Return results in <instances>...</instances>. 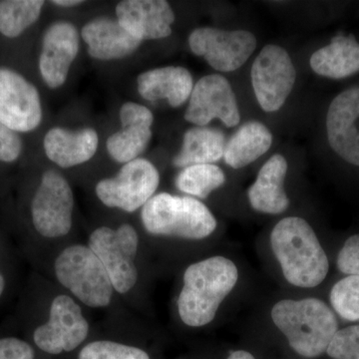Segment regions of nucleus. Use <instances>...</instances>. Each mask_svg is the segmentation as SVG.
<instances>
[{
	"label": "nucleus",
	"mask_w": 359,
	"mask_h": 359,
	"mask_svg": "<svg viewBox=\"0 0 359 359\" xmlns=\"http://www.w3.org/2000/svg\"><path fill=\"white\" fill-rule=\"evenodd\" d=\"M56 276L63 287L90 308H105L112 299V283L96 255L85 245L66 248L56 259Z\"/></svg>",
	"instance_id": "obj_5"
},
{
	"label": "nucleus",
	"mask_w": 359,
	"mask_h": 359,
	"mask_svg": "<svg viewBox=\"0 0 359 359\" xmlns=\"http://www.w3.org/2000/svg\"><path fill=\"white\" fill-rule=\"evenodd\" d=\"M226 144V136L221 130L194 127L184 135L181 150L175 156L173 165L186 168L218 162L224 157Z\"/></svg>",
	"instance_id": "obj_24"
},
{
	"label": "nucleus",
	"mask_w": 359,
	"mask_h": 359,
	"mask_svg": "<svg viewBox=\"0 0 359 359\" xmlns=\"http://www.w3.org/2000/svg\"><path fill=\"white\" fill-rule=\"evenodd\" d=\"M138 244V233L128 224H122L116 230L101 226L90 236V250L103 264L114 290L119 294L133 289L138 280L134 263Z\"/></svg>",
	"instance_id": "obj_6"
},
{
	"label": "nucleus",
	"mask_w": 359,
	"mask_h": 359,
	"mask_svg": "<svg viewBox=\"0 0 359 359\" xmlns=\"http://www.w3.org/2000/svg\"><path fill=\"white\" fill-rule=\"evenodd\" d=\"M141 219L152 235L186 240H203L217 228L214 215L199 200L168 193L153 196L142 209Z\"/></svg>",
	"instance_id": "obj_4"
},
{
	"label": "nucleus",
	"mask_w": 359,
	"mask_h": 359,
	"mask_svg": "<svg viewBox=\"0 0 359 359\" xmlns=\"http://www.w3.org/2000/svg\"><path fill=\"white\" fill-rule=\"evenodd\" d=\"M271 245L290 285L311 289L327 278L330 271L327 254L306 219L299 217L280 219L271 231Z\"/></svg>",
	"instance_id": "obj_1"
},
{
	"label": "nucleus",
	"mask_w": 359,
	"mask_h": 359,
	"mask_svg": "<svg viewBox=\"0 0 359 359\" xmlns=\"http://www.w3.org/2000/svg\"><path fill=\"white\" fill-rule=\"evenodd\" d=\"M44 4L41 0L0 1V32L8 39L20 36L39 20Z\"/></svg>",
	"instance_id": "obj_25"
},
{
	"label": "nucleus",
	"mask_w": 359,
	"mask_h": 359,
	"mask_svg": "<svg viewBox=\"0 0 359 359\" xmlns=\"http://www.w3.org/2000/svg\"><path fill=\"white\" fill-rule=\"evenodd\" d=\"M337 269L347 276H359V233L351 236L339 250Z\"/></svg>",
	"instance_id": "obj_30"
},
{
	"label": "nucleus",
	"mask_w": 359,
	"mask_h": 359,
	"mask_svg": "<svg viewBox=\"0 0 359 359\" xmlns=\"http://www.w3.org/2000/svg\"><path fill=\"white\" fill-rule=\"evenodd\" d=\"M189 46L214 69L231 72L242 67L257 48V39L247 30L200 27L189 36Z\"/></svg>",
	"instance_id": "obj_10"
},
{
	"label": "nucleus",
	"mask_w": 359,
	"mask_h": 359,
	"mask_svg": "<svg viewBox=\"0 0 359 359\" xmlns=\"http://www.w3.org/2000/svg\"><path fill=\"white\" fill-rule=\"evenodd\" d=\"M226 359H256L252 353L245 351H233Z\"/></svg>",
	"instance_id": "obj_33"
},
{
	"label": "nucleus",
	"mask_w": 359,
	"mask_h": 359,
	"mask_svg": "<svg viewBox=\"0 0 359 359\" xmlns=\"http://www.w3.org/2000/svg\"><path fill=\"white\" fill-rule=\"evenodd\" d=\"M287 168L283 155H273L266 161L259 170L256 182L248 191L252 209L269 215L282 214L287 210L290 200L283 187Z\"/></svg>",
	"instance_id": "obj_19"
},
{
	"label": "nucleus",
	"mask_w": 359,
	"mask_h": 359,
	"mask_svg": "<svg viewBox=\"0 0 359 359\" xmlns=\"http://www.w3.org/2000/svg\"><path fill=\"white\" fill-rule=\"evenodd\" d=\"M159 184V172L154 165L138 158L124 164L113 178L101 180L95 191L107 207L133 212L154 196Z\"/></svg>",
	"instance_id": "obj_7"
},
{
	"label": "nucleus",
	"mask_w": 359,
	"mask_h": 359,
	"mask_svg": "<svg viewBox=\"0 0 359 359\" xmlns=\"http://www.w3.org/2000/svg\"><path fill=\"white\" fill-rule=\"evenodd\" d=\"M185 119L199 127L208 126L214 119L221 120L229 128L237 126L241 113L228 79L219 74L201 78L194 85Z\"/></svg>",
	"instance_id": "obj_12"
},
{
	"label": "nucleus",
	"mask_w": 359,
	"mask_h": 359,
	"mask_svg": "<svg viewBox=\"0 0 359 359\" xmlns=\"http://www.w3.org/2000/svg\"><path fill=\"white\" fill-rule=\"evenodd\" d=\"M83 1H79V0H55L52 1L54 6H62V7H73L79 6Z\"/></svg>",
	"instance_id": "obj_34"
},
{
	"label": "nucleus",
	"mask_w": 359,
	"mask_h": 359,
	"mask_svg": "<svg viewBox=\"0 0 359 359\" xmlns=\"http://www.w3.org/2000/svg\"><path fill=\"white\" fill-rule=\"evenodd\" d=\"M99 138L95 130L83 128L77 131L55 127L44 137L45 154L61 168L83 164L95 155Z\"/></svg>",
	"instance_id": "obj_20"
},
{
	"label": "nucleus",
	"mask_w": 359,
	"mask_h": 359,
	"mask_svg": "<svg viewBox=\"0 0 359 359\" xmlns=\"http://www.w3.org/2000/svg\"><path fill=\"white\" fill-rule=\"evenodd\" d=\"M139 94L148 101L167 100L172 107L183 105L192 94L194 80L186 68L179 66L146 71L137 79Z\"/></svg>",
	"instance_id": "obj_21"
},
{
	"label": "nucleus",
	"mask_w": 359,
	"mask_h": 359,
	"mask_svg": "<svg viewBox=\"0 0 359 359\" xmlns=\"http://www.w3.org/2000/svg\"><path fill=\"white\" fill-rule=\"evenodd\" d=\"M122 129L108 138V154L116 162L127 164L138 159L152 139L154 116L145 106L127 102L120 109Z\"/></svg>",
	"instance_id": "obj_17"
},
{
	"label": "nucleus",
	"mask_w": 359,
	"mask_h": 359,
	"mask_svg": "<svg viewBox=\"0 0 359 359\" xmlns=\"http://www.w3.org/2000/svg\"><path fill=\"white\" fill-rule=\"evenodd\" d=\"M330 299L339 316L359 323V276H348L335 283L330 290Z\"/></svg>",
	"instance_id": "obj_27"
},
{
	"label": "nucleus",
	"mask_w": 359,
	"mask_h": 359,
	"mask_svg": "<svg viewBox=\"0 0 359 359\" xmlns=\"http://www.w3.org/2000/svg\"><path fill=\"white\" fill-rule=\"evenodd\" d=\"M327 143L346 164L359 168V85L344 89L328 106Z\"/></svg>",
	"instance_id": "obj_14"
},
{
	"label": "nucleus",
	"mask_w": 359,
	"mask_h": 359,
	"mask_svg": "<svg viewBox=\"0 0 359 359\" xmlns=\"http://www.w3.org/2000/svg\"><path fill=\"white\" fill-rule=\"evenodd\" d=\"M79 52L77 28L67 21L52 23L44 33L39 71L45 84L56 89L65 83Z\"/></svg>",
	"instance_id": "obj_15"
},
{
	"label": "nucleus",
	"mask_w": 359,
	"mask_h": 359,
	"mask_svg": "<svg viewBox=\"0 0 359 359\" xmlns=\"http://www.w3.org/2000/svg\"><path fill=\"white\" fill-rule=\"evenodd\" d=\"M327 353L332 359H359V325L339 330Z\"/></svg>",
	"instance_id": "obj_29"
},
{
	"label": "nucleus",
	"mask_w": 359,
	"mask_h": 359,
	"mask_svg": "<svg viewBox=\"0 0 359 359\" xmlns=\"http://www.w3.org/2000/svg\"><path fill=\"white\" fill-rule=\"evenodd\" d=\"M311 69L321 77L346 79L359 73V41L353 34H339L313 52Z\"/></svg>",
	"instance_id": "obj_22"
},
{
	"label": "nucleus",
	"mask_w": 359,
	"mask_h": 359,
	"mask_svg": "<svg viewBox=\"0 0 359 359\" xmlns=\"http://www.w3.org/2000/svg\"><path fill=\"white\" fill-rule=\"evenodd\" d=\"M88 332V321L80 306L68 295L61 294L52 302L48 321L36 328L33 339L45 353L59 354L74 351Z\"/></svg>",
	"instance_id": "obj_11"
},
{
	"label": "nucleus",
	"mask_w": 359,
	"mask_h": 359,
	"mask_svg": "<svg viewBox=\"0 0 359 359\" xmlns=\"http://www.w3.org/2000/svg\"><path fill=\"white\" fill-rule=\"evenodd\" d=\"M273 139V134L263 123H245L226 142L224 161L233 169H242L266 154Z\"/></svg>",
	"instance_id": "obj_23"
},
{
	"label": "nucleus",
	"mask_w": 359,
	"mask_h": 359,
	"mask_svg": "<svg viewBox=\"0 0 359 359\" xmlns=\"http://www.w3.org/2000/svg\"><path fill=\"white\" fill-rule=\"evenodd\" d=\"M4 285H6V283H4V276L0 273V297H1L2 292H4Z\"/></svg>",
	"instance_id": "obj_35"
},
{
	"label": "nucleus",
	"mask_w": 359,
	"mask_h": 359,
	"mask_svg": "<svg viewBox=\"0 0 359 359\" xmlns=\"http://www.w3.org/2000/svg\"><path fill=\"white\" fill-rule=\"evenodd\" d=\"M21 151L22 141L20 135L0 121V162H14L20 158Z\"/></svg>",
	"instance_id": "obj_31"
},
{
	"label": "nucleus",
	"mask_w": 359,
	"mask_h": 359,
	"mask_svg": "<svg viewBox=\"0 0 359 359\" xmlns=\"http://www.w3.org/2000/svg\"><path fill=\"white\" fill-rule=\"evenodd\" d=\"M255 95L262 109L280 110L294 88L297 71L290 54L283 47L268 44L262 49L250 71Z\"/></svg>",
	"instance_id": "obj_8"
},
{
	"label": "nucleus",
	"mask_w": 359,
	"mask_h": 359,
	"mask_svg": "<svg viewBox=\"0 0 359 359\" xmlns=\"http://www.w3.org/2000/svg\"><path fill=\"white\" fill-rule=\"evenodd\" d=\"M238 280V268L226 257H212L191 264L184 273L178 299L182 321L192 327L209 325Z\"/></svg>",
	"instance_id": "obj_2"
},
{
	"label": "nucleus",
	"mask_w": 359,
	"mask_h": 359,
	"mask_svg": "<svg viewBox=\"0 0 359 359\" xmlns=\"http://www.w3.org/2000/svg\"><path fill=\"white\" fill-rule=\"evenodd\" d=\"M78 359H150V356L138 347L99 340L84 346Z\"/></svg>",
	"instance_id": "obj_28"
},
{
	"label": "nucleus",
	"mask_w": 359,
	"mask_h": 359,
	"mask_svg": "<svg viewBox=\"0 0 359 359\" xmlns=\"http://www.w3.org/2000/svg\"><path fill=\"white\" fill-rule=\"evenodd\" d=\"M120 25L135 39H166L172 33L175 13L164 0H124L116 6Z\"/></svg>",
	"instance_id": "obj_16"
},
{
	"label": "nucleus",
	"mask_w": 359,
	"mask_h": 359,
	"mask_svg": "<svg viewBox=\"0 0 359 359\" xmlns=\"http://www.w3.org/2000/svg\"><path fill=\"white\" fill-rule=\"evenodd\" d=\"M271 320L302 358H316L327 353L339 332L332 309L321 299H283L271 309Z\"/></svg>",
	"instance_id": "obj_3"
},
{
	"label": "nucleus",
	"mask_w": 359,
	"mask_h": 359,
	"mask_svg": "<svg viewBox=\"0 0 359 359\" xmlns=\"http://www.w3.org/2000/svg\"><path fill=\"white\" fill-rule=\"evenodd\" d=\"M226 175L221 168L214 164L193 165L184 168L176 179V186L182 192L205 199L223 186Z\"/></svg>",
	"instance_id": "obj_26"
},
{
	"label": "nucleus",
	"mask_w": 359,
	"mask_h": 359,
	"mask_svg": "<svg viewBox=\"0 0 359 359\" xmlns=\"http://www.w3.org/2000/svg\"><path fill=\"white\" fill-rule=\"evenodd\" d=\"M42 120L39 90L20 73L0 68V121L15 132L33 131Z\"/></svg>",
	"instance_id": "obj_13"
},
{
	"label": "nucleus",
	"mask_w": 359,
	"mask_h": 359,
	"mask_svg": "<svg viewBox=\"0 0 359 359\" xmlns=\"http://www.w3.org/2000/svg\"><path fill=\"white\" fill-rule=\"evenodd\" d=\"M81 36L88 46L90 56L98 60L126 57L142 43L119 21L108 18H96L87 22L82 28Z\"/></svg>",
	"instance_id": "obj_18"
},
{
	"label": "nucleus",
	"mask_w": 359,
	"mask_h": 359,
	"mask_svg": "<svg viewBox=\"0 0 359 359\" xmlns=\"http://www.w3.org/2000/svg\"><path fill=\"white\" fill-rule=\"evenodd\" d=\"M73 208L69 183L57 172H45L32 201V222L36 231L51 238L67 235L72 226Z\"/></svg>",
	"instance_id": "obj_9"
},
{
	"label": "nucleus",
	"mask_w": 359,
	"mask_h": 359,
	"mask_svg": "<svg viewBox=\"0 0 359 359\" xmlns=\"http://www.w3.org/2000/svg\"><path fill=\"white\" fill-rule=\"evenodd\" d=\"M34 351L29 344L18 339H0V359H33Z\"/></svg>",
	"instance_id": "obj_32"
}]
</instances>
